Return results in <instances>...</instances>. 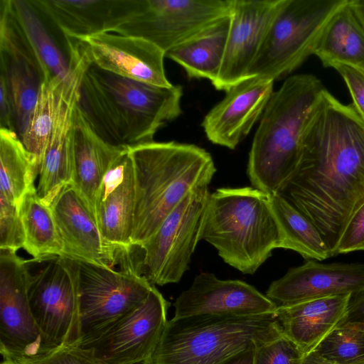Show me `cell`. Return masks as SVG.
<instances>
[{
	"label": "cell",
	"mask_w": 364,
	"mask_h": 364,
	"mask_svg": "<svg viewBox=\"0 0 364 364\" xmlns=\"http://www.w3.org/2000/svg\"><path fill=\"white\" fill-rule=\"evenodd\" d=\"M350 4L364 28V0H350Z\"/></svg>",
	"instance_id": "obj_43"
},
{
	"label": "cell",
	"mask_w": 364,
	"mask_h": 364,
	"mask_svg": "<svg viewBox=\"0 0 364 364\" xmlns=\"http://www.w3.org/2000/svg\"><path fill=\"white\" fill-rule=\"evenodd\" d=\"M304 354L283 334L256 350L255 364H301Z\"/></svg>",
	"instance_id": "obj_35"
},
{
	"label": "cell",
	"mask_w": 364,
	"mask_h": 364,
	"mask_svg": "<svg viewBox=\"0 0 364 364\" xmlns=\"http://www.w3.org/2000/svg\"><path fill=\"white\" fill-rule=\"evenodd\" d=\"M65 38L113 33L136 9L139 0H30Z\"/></svg>",
	"instance_id": "obj_22"
},
{
	"label": "cell",
	"mask_w": 364,
	"mask_h": 364,
	"mask_svg": "<svg viewBox=\"0 0 364 364\" xmlns=\"http://www.w3.org/2000/svg\"><path fill=\"white\" fill-rule=\"evenodd\" d=\"M349 0H285L248 77L279 79L297 69L316 48L335 14Z\"/></svg>",
	"instance_id": "obj_9"
},
{
	"label": "cell",
	"mask_w": 364,
	"mask_h": 364,
	"mask_svg": "<svg viewBox=\"0 0 364 364\" xmlns=\"http://www.w3.org/2000/svg\"><path fill=\"white\" fill-rule=\"evenodd\" d=\"M317 228L336 255L350 218L364 203V122L327 90L299 163L278 193Z\"/></svg>",
	"instance_id": "obj_1"
},
{
	"label": "cell",
	"mask_w": 364,
	"mask_h": 364,
	"mask_svg": "<svg viewBox=\"0 0 364 364\" xmlns=\"http://www.w3.org/2000/svg\"><path fill=\"white\" fill-rule=\"evenodd\" d=\"M259 347H250L225 360L222 364H255V353Z\"/></svg>",
	"instance_id": "obj_41"
},
{
	"label": "cell",
	"mask_w": 364,
	"mask_h": 364,
	"mask_svg": "<svg viewBox=\"0 0 364 364\" xmlns=\"http://www.w3.org/2000/svg\"><path fill=\"white\" fill-rule=\"evenodd\" d=\"M274 80L251 77L232 87L205 116L204 132L214 144L234 149L260 119L270 100Z\"/></svg>",
	"instance_id": "obj_19"
},
{
	"label": "cell",
	"mask_w": 364,
	"mask_h": 364,
	"mask_svg": "<svg viewBox=\"0 0 364 364\" xmlns=\"http://www.w3.org/2000/svg\"><path fill=\"white\" fill-rule=\"evenodd\" d=\"M1 364H17V363H16L15 362H14L12 360H10L2 359Z\"/></svg>",
	"instance_id": "obj_45"
},
{
	"label": "cell",
	"mask_w": 364,
	"mask_h": 364,
	"mask_svg": "<svg viewBox=\"0 0 364 364\" xmlns=\"http://www.w3.org/2000/svg\"><path fill=\"white\" fill-rule=\"evenodd\" d=\"M268 196L279 228V248L294 250L309 259L331 257L321 235L310 220L279 193Z\"/></svg>",
	"instance_id": "obj_30"
},
{
	"label": "cell",
	"mask_w": 364,
	"mask_h": 364,
	"mask_svg": "<svg viewBox=\"0 0 364 364\" xmlns=\"http://www.w3.org/2000/svg\"><path fill=\"white\" fill-rule=\"evenodd\" d=\"M314 351L338 364H364V333L350 326L338 325Z\"/></svg>",
	"instance_id": "obj_33"
},
{
	"label": "cell",
	"mask_w": 364,
	"mask_h": 364,
	"mask_svg": "<svg viewBox=\"0 0 364 364\" xmlns=\"http://www.w3.org/2000/svg\"><path fill=\"white\" fill-rule=\"evenodd\" d=\"M338 325L350 326L364 333V289L350 294L345 314Z\"/></svg>",
	"instance_id": "obj_39"
},
{
	"label": "cell",
	"mask_w": 364,
	"mask_h": 364,
	"mask_svg": "<svg viewBox=\"0 0 364 364\" xmlns=\"http://www.w3.org/2000/svg\"><path fill=\"white\" fill-rule=\"evenodd\" d=\"M169 303L153 285L147 298L98 338L80 346L97 364H134L151 358L168 322Z\"/></svg>",
	"instance_id": "obj_13"
},
{
	"label": "cell",
	"mask_w": 364,
	"mask_h": 364,
	"mask_svg": "<svg viewBox=\"0 0 364 364\" xmlns=\"http://www.w3.org/2000/svg\"><path fill=\"white\" fill-rule=\"evenodd\" d=\"M364 250V203L349 220L341 235L336 255Z\"/></svg>",
	"instance_id": "obj_37"
},
{
	"label": "cell",
	"mask_w": 364,
	"mask_h": 364,
	"mask_svg": "<svg viewBox=\"0 0 364 364\" xmlns=\"http://www.w3.org/2000/svg\"><path fill=\"white\" fill-rule=\"evenodd\" d=\"M350 294L278 306L274 314L282 333L307 354L339 324Z\"/></svg>",
	"instance_id": "obj_23"
},
{
	"label": "cell",
	"mask_w": 364,
	"mask_h": 364,
	"mask_svg": "<svg viewBox=\"0 0 364 364\" xmlns=\"http://www.w3.org/2000/svg\"><path fill=\"white\" fill-rule=\"evenodd\" d=\"M82 45L91 63L114 75L146 84L168 87L166 53L141 38L103 33L73 38Z\"/></svg>",
	"instance_id": "obj_17"
},
{
	"label": "cell",
	"mask_w": 364,
	"mask_h": 364,
	"mask_svg": "<svg viewBox=\"0 0 364 364\" xmlns=\"http://www.w3.org/2000/svg\"><path fill=\"white\" fill-rule=\"evenodd\" d=\"M86 66L72 64L49 140L43 152L36 187L41 200L51 205L61 191L72 185L75 134V112L79 88Z\"/></svg>",
	"instance_id": "obj_18"
},
{
	"label": "cell",
	"mask_w": 364,
	"mask_h": 364,
	"mask_svg": "<svg viewBox=\"0 0 364 364\" xmlns=\"http://www.w3.org/2000/svg\"><path fill=\"white\" fill-rule=\"evenodd\" d=\"M19 212L25 235L23 249L34 259L63 256V242L53 211L41 200L35 186L22 198Z\"/></svg>",
	"instance_id": "obj_31"
},
{
	"label": "cell",
	"mask_w": 364,
	"mask_h": 364,
	"mask_svg": "<svg viewBox=\"0 0 364 364\" xmlns=\"http://www.w3.org/2000/svg\"><path fill=\"white\" fill-rule=\"evenodd\" d=\"M198 240L230 266L255 274L281 244L269 196L253 187L217 189L205 205Z\"/></svg>",
	"instance_id": "obj_5"
},
{
	"label": "cell",
	"mask_w": 364,
	"mask_h": 364,
	"mask_svg": "<svg viewBox=\"0 0 364 364\" xmlns=\"http://www.w3.org/2000/svg\"><path fill=\"white\" fill-rule=\"evenodd\" d=\"M24 242L18 204L0 196V249L17 252Z\"/></svg>",
	"instance_id": "obj_34"
},
{
	"label": "cell",
	"mask_w": 364,
	"mask_h": 364,
	"mask_svg": "<svg viewBox=\"0 0 364 364\" xmlns=\"http://www.w3.org/2000/svg\"><path fill=\"white\" fill-rule=\"evenodd\" d=\"M134 203V170L127 147L105 174L95 197L94 217L107 241L133 247Z\"/></svg>",
	"instance_id": "obj_21"
},
{
	"label": "cell",
	"mask_w": 364,
	"mask_h": 364,
	"mask_svg": "<svg viewBox=\"0 0 364 364\" xmlns=\"http://www.w3.org/2000/svg\"><path fill=\"white\" fill-rule=\"evenodd\" d=\"M0 125L1 128H6L15 132L7 90L1 79H0Z\"/></svg>",
	"instance_id": "obj_40"
},
{
	"label": "cell",
	"mask_w": 364,
	"mask_h": 364,
	"mask_svg": "<svg viewBox=\"0 0 364 364\" xmlns=\"http://www.w3.org/2000/svg\"><path fill=\"white\" fill-rule=\"evenodd\" d=\"M135 178L132 245L139 246L193 189L209 185L216 171L207 151L173 141L127 147Z\"/></svg>",
	"instance_id": "obj_4"
},
{
	"label": "cell",
	"mask_w": 364,
	"mask_h": 364,
	"mask_svg": "<svg viewBox=\"0 0 364 364\" xmlns=\"http://www.w3.org/2000/svg\"><path fill=\"white\" fill-rule=\"evenodd\" d=\"M314 55L325 68L345 64L364 71V28L350 0L328 23Z\"/></svg>",
	"instance_id": "obj_28"
},
{
	"label": "cell",
	"mask_w": 364,
	"mask_h": 364,
	"mask_svg": "<svg viewBox=\"0 0 364 364\" xmlns=\"http://www.w3.org/2000/svg\"><path fill=\"white\" fill-rule=\"evenodd\" d=\"M232 0H139L113 31L149 41L166 53L230 16Z\"/></svg>",
	"instance_id": "obj_11"
},
{
	"label": "cell",
	"mask_w": 364,
	"mask_h": 364,
	"mask_svg": "<svg viewBox=\"0 0 364 364\" xmlns=\"http://www.w3.org/2000/svg\"><path fill=\"white\" fill-rule=\"evenodd\" d=\"M210 194L208 186L191 191L157 230L138 246L142 252V274L151 284L178 283L188 269Z\"/></svg>",
	"instance_id": "obj_10"
},
{
	"label": "cell",
	"mask_w": 364,
	"mask_h": 364,
	"mask_svg": "<svg viewBox=\"0 0 364 364\" xmlns=\"http://www.w3.org/2000/svg\"><path fill=\"white\" fill-rule=\"evenodd\" d=\"M68 77L42 82L31 121L21 139L26 149L37 157L40 164L53 128Z\"/></svg>",
	"instance_id": "obj_32"
},
{
	"label": "cell",
	"mask_w": 364,
	"mask_h": 364,
	"mask_svg": "<svg viewBox=\"0 0 364 364\" xmlns=\"http://www.w3.org/2000/svg\"></svg>",
	"instance_id": "obj_46"
},
{
	"label": "cell",
	"mask_w": 364,
	"mask_h": 364,
	"mask_svg": "<svg viewBox=\"0 0 364 364\" xmlns=\"http://www.w3.org/2000/svg\"><path fill=\"white\" fill-rule=\"evenodd\" d=\"M72 186L94 215L95 200L102 178L127 148L104 141L87 123L77 104Z\"/></svg>",
	"instance_id": "obj_24"
},
{
	"label": "cell",
	"mask_w": 364,
	"mask_h": 364,
	"mask_svg": "<svg viewBox=\"0 0 364 364\" xmlns=\"http://www.w3.org/2000/svg\"><path fill=\"white\" fill-rule=\"evenodd\" d=\"M14 362L17 364H97L91 351L78 345L62 346L33 358Z\"/></svg>",
	"instance_id": "obj_36"
},
{
	"label": "cell",
	"mask_w": 364,
	"mask_h": 364,
	"mask_svg": "<svg viewBox=\"0 0 364 364\" xmlns=\"http://www.w3.org/2000/svg\"><path fill=\"white\" fill-rule=\"evenodd\" d=\"M0 352L16 361L45 353L28 295L26 260L0 249Z\"/></svg>",
	"instance_id": "obj_12"
},
{
	"label": "cell",
	"mask_w": 364,
	"mask_h": 364,
	"mask_svg": "<svg viewBox=\"0 0 364 364\" xmlns=\"http://www.w3.org/2000/svg\"><path fill=\"white\" fill-rule=\"evenodd\" d=\"M134 249L113 267L77 261L82 331L78 346L98 338L147 298L153 284L142 274Z\"/></svg>",
	"instance_id": "obj_7"
},
{
	"label": "cell",
	"mask_w": 364,
	"mask_h": 364,
	"mask_svg": "<svg viewBox=\"0 0 364 364\" xmlns=\"http://www.w3.org/2000/svg\"><path fill=\"white\" fill-rule=\"evenodd\" d=\"M11 13L40 68L43 81L66 79L70 74L65 56L46 26L43 16L30 0H7Z\"/></svg>",
	"instance_id": "obj_26"
},
{
	"label": "cell",
	"mask_w": 364,
	"mask_h": 364,
	"mask_svg": "<svg viewBox=\"0 0 364 364\" xmlns=\"http://www.w3.org/2000/svg\"><path fill=\"white\" fill-rule=\"evenodd\" d=\"M50 208L63 242V257L113 267L132 247L112 244L102 236L93 214L72 185L61 191Z\"/></svg>",
	"instance_id": "obj_15"
},
{
	"label": "cell",
	"mask_w": 364,
	"mask_h": 364,
	"mask_svg": "<svg viewBox=\"0 0 364 364\" xmlns=\"http://www.w3.org/2000/svg\"><path fill=\"white\" fill-rule=\"evenodd\" d=\"M28 295L45 353L82 337L77 261L63 256L26 260Z\"/></svg>",
	"instance_id": "obj_8"
},
{
	"label": "cell",
	"mask_w": 364,
	"mask_h": 364,
	"mask_svg": "<svg viewBox=\"0 0 364 364\" xmlns=\"http://www.w3.org/2000/svg\"><path fill=\"white\" fill-rule=\"evenodd\" d=\"M282 335L274 313L172 318L151 360L154 364H222L250 347H260Z\"/></svg>",
	"instance_id": "obj_6"
},
{
	"label": "cell",
	"mask_w": 364,
	"mask_h": 364,
	"mask_svg": "<svg viewBox=\"0 0 364 364\" xmlns=\"http://www.w3.org/2000/svg\"><path fill=\"white\" fill-rule=\"evenodd\" d=\"M1 77L7 90L14 130L21 139L35 109L41 83L40 68L34 58L16 50H0Z\"/></svg>",
	"instance_id": "obj_25"
},
{
	"label": "cell",
	"mask_w": 364,
	"mask_h": 364,
	"mask_svg": "<svg viewBox=\"0 0 364 364\" xmlns=\"http://www.w3.org/2000/svg\"><path fill=\"white\" fill-rule=\"evenodd\" d=\"M230 21V16L220 19L166 55L180 65L188 77L208 79L213 83L223 63Z\"/></svg>",
	"instance_id": "obj_27"
},
{
	"label": "cell",
	"mask_w": 364,
	"mask_h": 364,
	"mask_svg": "<svg viewBox=\"0 0 364 364\" xmlns=\"http://www.w3.org/2000/svg\"><path fill=\"white\" fill-rule=\"evenodd\" d=\"M182 95L179 85H151L90 63L81 80L77 105L98 136L126 148L153 141L161 127L182 114Z\"/></svg>",
	"instance_id": "obj_2"
},
{
	"label": "cell",
	"mask_w": 364,
	"mask_h": 364,
	"mask_svg": "<svg viewBox=\"0 0 364 364\" xmlns=\"http://www.w3.org/2000/svg\"><path fill=\"white\" fill-rule=\"evenodd\" d=\"M134 364H154L151 358L144 360L142 361L134 363Z\"/></svg>",
	"instance_id": "obj_44"
},
{
	"label": "cell",
	"mask_w": 364,
	"mask_h": 364,
	"mask_svg": "<svg viewBox=\"0 0 364 364\" xmlns=\"http://www.w3.org/2000/svg\"><path fill=\"white\" fill-rule=\"evenodd\" d=\"M301 364H338L328 360L321 356L316 351L313 350L309 353L305 354L303 357Z\"/></svg>",
	"instance_id": "obj_42"
},
{
	"label": "cell",
	"mask_w": 364,
	"mask_h": 364,
	"mask_svg": "<svg viewBox=\"0 0 364 364\" xmlns=\"http://www.w3.org/2000/svg\"><path fill=\"white\" fill-rule=\"evenodd\" d=\"M285 0H232L223 63L212 85L228 91L248 74Z\"/></svg>",
	"instance_id": "obj_14"
},
{
	"label": "cell",
	"mask_w": 364,
	"mask_h": 364,
	"mask_svg": "<svg viewBox=\"0 0 364 364\" xmlns=\"http://www.w3.org/2000/svg\"><path fill=\"white\" fill-rule=\"evenodd\" d=\"M40 164L15 132L0 129V196L19 205L25 193L35 186Z\"/></svg>",
	"instance_id": "obj_29"
},
{
	"label": "cell",
	"mask_w": 364,
	"mask_h": 364,
	"mask_svg": "<svg viewBox=\"0 0 364 364\" xmlns=\"http://www.w3.org/2000/svg\"><path fill=\"white\" fill-rule=\"evenodd\" d=\"M178 318L199 315L256 316L274 313L277 306L255 287L238 279H220L200 272L173 303Z\"/></svg>",
	"instance_id": "obj_16"
},
{
	"label": "cell",
	"mask_w": 364,
	"mask_h": 364,
	"mask_svg": "<svg viewBox=\"0 0 364 364\" xmlns=\"http://www.w3.org/2000/svg\"><path fill=\"white\" fill-rule=\"evenodd\" d=\"M332 68L343 78L352 99L351 105L364 122V71L345 64H336Z\"/></svg>",
	"instance_id": "obj_38"
},
{
	"label": "cell",
	"mask_w": 364,
	"mask_h": 364,
	"mask_svg": "<svg viewBox=\"0 0 364 364\" xmlns=\"http://www.w3.org/2000/svg\"><path fill=\"white\" fill-rule=\"evenodd\" d=\"M364 289V264H323L313 259L272 282L265 295L277 306L343 294Z\"/></svg>",
	"instance_id": "obj_20"
},
{
	"label": "cell",
	"mask_w": 364,
	"mask_h": 364,
	"mask_svg": "<svg viewBox=\"0 0 364 364\" xmlns=\"http://www.w3.org/2000/svg\"><path fill=\"white\" fill-rule=\"evenodd\" d=\"M326 90L315 75L299 74L289 77L273 92L249 154L247 174L253 188L267 195L282 188L299 163Z\"/></svg>",
	"instance_id": "obj_3"
}]
</instances>
